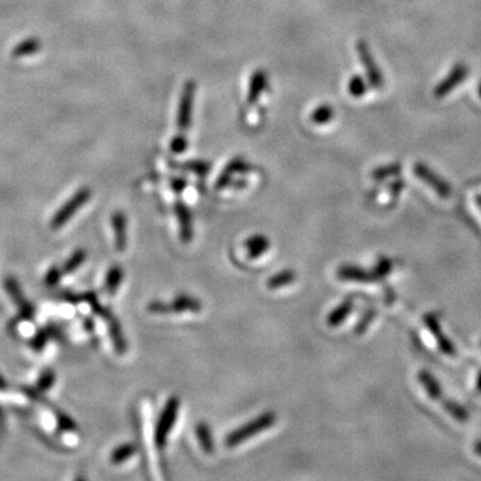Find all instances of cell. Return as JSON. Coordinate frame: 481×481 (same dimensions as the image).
<instances>
[{"label":"cell","mask_w":481,"mask_h":481,"mask_svg":"<svg viewBox=\"0 0 481 481\" xmlns=\"http://www.w3.org/2000/svg\"><path fill=\"white\" fill-rule=\"evenodd\" d=\"M277 421V416L273 412H265L262 414H260L258 417L253 419L249 423L244 424L242 427L234 429L228 434V437L225 439V444L229 448L239 446L242 443H245L246 440H249L250 437L262 433L264 430H267L269 428L273 427Z\"/></svg>","instance_id":"cell-1"},{"label":"cell","mask_w":481,"mask_h":481,"mask_svg":"<svg viewBox=\"0 0 481 481\" xmlns=\"http://www.w3.org/2000/svg\"><path fill=\"white\" fill-rule=\"evenodd\" d=\"M179 407H180V403H179L178 397H170L160 413L158 423L155 425V433H154L155 444L160 449L166 446L169 433L171 432V429L177 423Z\"/></svg>","instance_id":"cell-2"},{"label":"cell","mask_w":481,"mask_h":481,"mask_svg":"<svg viewBox=\"0 0 481 481\" xmlns=\"http://www.w3.org/2000/svg\"><path fill=\"white\" fill-rule=\"evenodd\" d=\"M90 198H91V190L87 187L81 189L75 196H72L71 199L67 201L65 206L59 209L58 213L55 214L51 221V228L60 229L62 226H65V223H67L71 219L72 215L76 213L85 203H87Z\"/></svg>","instance_id":"cell-3"},{"label":"cell","mask_w":481,"mask_h":481,"mask_svg":"<svg viewBox=\"0 0 481 481\" xmlns=\"http://www.w3.org/2000/svg\"><path fill=\"white\" fill-rule=\"evenodd\" d=\"M357 53H358V56H360V59L362 62V66H364V69L366 71V76H368V81H369L371 86L373 89H381L382 85H384L382 75H381L380 69L377 67V63L374 60L373 55L371 53L368 44L364 40H358V43H357Z\"/></svg>","instance_id":"cell-4"},{"label":"cell","mask_w":481,"mask_h":481,"mask_svg":"<svg viewBox=\"0 0 481 481\" xmlns=\"http://www.w3.org/2000/svg\"><path fill=\"white\" fill-rule=\"evenodd\" d=\"M468 72H469V69L465 63H456L450 72L446 75V79H443L436 86V89L433 91L434 98H437V99L446 98L449 92H452L459 85L463 83L468 76Z\"/></svg>","instance_id":"cell-5"},{"label":"cell","mask_w":481,"mask_h":481,"mask_svg":"<svg viewBox=\"0 0 481 481\" xmlns=\"http://www.w3.org/2000/svg\"><path fill=\"white\" fill-rule=\"evenodd\" d=\"M413 173L416 177L424 180L427 183L428 186H430L437 196H441V198H448L450 196V186L446 183V180L443 178H440L437 174H434L429 167H427L425 164L423 163H416L413 166Z\"/></svg>","instance_id":"cell-6"},{"label":"cell","mask_w":481,"mask_h":481,"mask_svg":"<svg viewBox=\"0 0 481 481\" xmlns=\"http://www.w3.org/2000/svg\"><path fill=\"white\" fill-rule=\"evenodd\" d=\"M176 214L178 218L179 234H180V241L185 244H189L193 239V218L190 210L182 203H176Z\"/></svg>","instance_id":"cell-7"},{"label":"cell","mask_w":481,"mask_h":481,"mask_svg":"<svg viewBox=\"0 0 481 481\" xmlns=\"http://www.w3.org/2000/svg\"><path fill=\"white\" fill-rule=\"evenodd\" d=\"M112 230L115 235V246L118 251H125L127 246V221H126L125 214L122 212H115L112 218Z\"/></svg>","instance_id":"cell-8"},{"label":"cell","mask_w":481,"mask_h":481,"mask_svg":"<svg viewBox=\"0 0 481 481\" xmlns=\"http://www.w3.org/2000/svg\"><path fill=\"white\" fill-rule=\"evenodd\" d=\"M245 249L248 250V255L250 260L260 258L262 254H265L270 249V241L262 234H253L245 242Z\"/></svg>","instance_id":"cell-9"},{"label":"cell","mask_w":481,"mask_h":481,"mask_svg":"<svg viewBox=\"0 0 481 481\" xmlns=\"http://www.w3.org/2000/svg\"><path fill=\"white\" fill-rule=\"evenodd\" d=\"M170 305V314L171 313H185V312H192L198 313L202 309V303H199L196 298L187 296V294H180L176 297Z\"/></svg>","instance_id":"cell-10"},{"label":"cell","mask_w":481,"mask_h":481,"mask_svg":"<svg viewBox=\"0 0 481 481\" xmlns=\"http://www.w3.org/2000/svg\"><path fill=\"white\" fill-rule=\"evenodd\" d=\"M339 280L344 281H355V282H371L374 281L373 278L366 270L361 267H352V265H344L337 271Z\"/></svg>","instance_id":"cell-11"},{"label":"cell","mask_w":481,"mask_h":481,"mask_svg":"<svg viewBox=\"0 0 481 481\" xmlns=\"http://www.w3.org/2000/svg\"><path fill=\"white\" fill-rule=\"evenodd\" d=\"M108 321V329H110V337L112 339L114 348L118 355H125L127 351V344H126L125 335L121 328V323L117 319H114L111 314L107 317Z\"/></svg>","instance_id":"cell-12"},{"label":"cell","mask_w":481,"mask_h":481,"mask_svg":"<svg viewBox=\"0 0 481 481\" xmlns=\"http://www.w3.org/2000/svg\"><path fill=\"white\" fill-rule=\"evenodd\" d=\"M6 287H7L8 293L12 296L14 301L18 303L19 307H20V310H22V313H23V316H24V317H31V316H33V309H31L30 303H27V301H24V297H23V294H22V292H20V289H19L17 281H15L14 278L8 277V280L6 281Z\"/></svg>","instance_id":"cell-13"},{"label":"cell","mask_w":481,"mask_h":481,"mask_svg":"<svg viewBox=\"0 0 481 481\" xmlns=\"http://www.w3.org/2000/svg\"><path fill=\"white\" fill-rule=\"evenodd\" d=\"M196 439H198V443H199V446L202 448V450H203L205 453H208V455L213 453L214 440L210 427H209L206 423H199V424H196Z\"/></svg>","instance_id":"cell-14"},{"label":"cell","mask_w":481,"mask_h":481,"mask_svg":"<svg viewBox=\"0 0 481 481\" xmlns=\"http://www.w3.org/2000/svg\"><path fill=\"white\" fill-rule=\"evenodd\" d=\"M296 280H297L296 271L292 269H286V270H282V271L271 276L267 280V286H269V289L276 290V289H280L284 286L292 285Z\"/></svg>","instance_id":"cell-15"},{"label":"cell","mask_w":481,"mask_h":481,"mask_svg":"<svg viewBox=\"0 0 481 481\" xmlns=\"http://www.w3.org/2000/svg\"><path fill=\"white\" fill-rule=\"evenodd\" d=\"M352 309H353V303H352V301L348 300V301L341 303L333 312L329 313L328 320H326L328 325L332 326V328L339 326V325H341V323L345 321V319L351 314Z\"/></svg>","instance_id":"cell-16"},{"label":"cell","mask_w":481,"mask_h":481,"mask_svg":"<svg viewBox=\"0 0 481 481\" xmlns=\"http://www.w3.org/2000/svg\"><path fill=\"white\" fill-rule=\"evenodd\" d=\"M124 269L121 265H112L107 271L106 290L110 294H115L124 281Z\"/></svg>","instance_id":"cell-17"},{"label":"cell","mask_w":481,"mask_h":481,"mask_svg":"<svg viewBox=\"0 0 481 481\" xmlns=\"http://www.w3.org/2000/svg\"><path fill=\"white\" fill-rule=\"evenodd\" d=\"M193 92H194V87L192 89V86L189 85V86L186 87V91H185V94H183L182 105H180V110H179V127H183V128H186V127H187V125H189V115H190V111H192V108H190V106H192Z\"/></svg>","instance_id":"cell-18"},{"label":"cell","mask_w":481,"mask_h":481,"mask_svg":"<svg viewBox=\"0 0 481 481\" xmlns=\"http://www.w3.org/2000/svg\"><path fill=\"white\" fill-rule=\"evenodd\" d=\"M135 452H137V446L134 444H124V446H118L111 453V462L112 464L125 463L126 460H128L130 457L135 455Z\"/></svg>","instance_id":"cell-19"},{"label":"cell","mask_w":481,"mask_h":481,"mask_svg":"<svg viewBox=\"0 0 481 481\" xmlns=\"http://www.w3.org/2000/svg\"><path fill=\"white\" fill-rule=\"evenodd\" d=\"M86 260V251L85 250H76L71 255V258L66 262V265L63 267V273H72L75 271L78 267H81Z\"/></svg>","instance_id":"cell-20"},{"label":"cell","mask_w":481,"mask_h":481,"mask_svg":"<svg viewBox=\"0 0 481 481\" xmlns=\"http://www.w3.org/2000/svg\"><path fill=\"white\" fill-rule=\"evenodd\" d=\"M40 49V44L36 39H28L23 43H20L18 47H15L14 50V56H26V55H31L35 53Z\"/></svg>","instance_id":"cell-21"},{"label":"cell","mask_w":481,"mask_h":481,"mask_svg":"<svg viewBox=\"0 0 481 481\" xmlns=\"http://www.w3.org/2000/svg\"><path fill=\"white\" fill-rule=\"evenodd\" d=\"M348 90H349L351 95H353L355 98H361L366 92V85L361 76L356 75L349 81Z\"/></svg>","instance_id":"cell-22"},{"label":"cell","mask_w":481,"mask_h":481,"mask_svg":"<svg viewBox=\"0 0 481 481\" xmlns=\"http://www.w3.org/2000/svg\"><path fill=\"white\" fill-rule=\"evenodd\" d=\"M333 108L330 106H322L313 114V121L317 124H326L333 118Z\"/></svg>","instance_id":"cell-23"},{"label":"cell","mask_w":481,"mask_h":481,"mask_svg":"<svg viewBox=\"0 0 481 481\" xmlns=\"http://www.w3.org/2000/svg\"><path fill=\"white\" fill-rule=\"evenodd\" d=\"M401 170V166L400 164H391V166H384V167H380L377 169L373 173V178L375 179H384L387 177H391V176H396L398 174Z\"/></svg>","instance_id":"cell-24"},{"label":"cell","mask_w":481,"mask_h":481,"mask_svg":"<svg viewBox=\"0 0 481 481\" xmlns=\"http://www.w3.org/2000/svg\"><path fill=\"white\" fill-rule=\"evenodd\" d=\"M421 381L433 398L440 397V387L436 384V381L429 375V373L421 374Z\"/></svg>","instance_id":"cell-25"},{"label":"cell","mask_w":481,"mask_h":481,"mask_svg":"<svg viewBox=\"0 0 481 481\" xmlns=\"http://www.w3.org/2000/svg\"><path fill=\"white\" fill-rule=\"evenodd\" d=\"M53 381H55V374H53V372H46V373L40 377L37 385H39V388H40L42 391H47V389L53 385Z\"/></svg>","instance_id":"cell-26"},{"label":"cell","mask_w":481,"mask_h":481,"mask_svg":"<svg viewBox=\"0 0 481 481\" xmlns=\"http://www.w3.org/2000/svg\"><path fill=\"white\" fill-rule=\"evenodd\" d=\"M60 276H62V271H60L58 267H53V269L49 271L46 281H47L49 285H55V284L60 280Z\"/></svg>","instance_id":"cell-27"},{"label":"cell","mask_w":481,"mask_h":481,"mask_svg":"<svg viewBox=\"0 0 481 481\" xmlns=\"http://www.w3.org/2000/svg\"><path fill=\"white\" fill-rule=\"evenodd\" d=\"M389 270H391L389 262H388L387 260H384V261L380 262V265L375 269V273H377L378 276H384V274H387Z\"/></svg>","instance_id":"cell-28"},{"label":"cell","mask_w":481,"mask_h":481,"mask_svg":"<svg viewBox=\"0 0 481 481\" xmlns=\"http://www.w3.org/2000/svg\"><path fill=\"white\" fill-rule=\"evenodd\" d=\"M186 187V182L183 180V179H176L174 182H173V189L176 190V192H180V190H183Z\"/></svg>","instance_id":"cell-29"},{"label":"cell","mask_w":481,"mask_h":481,"mask_svg":"<svg viewBox=\"0 0 481 481\" xmlns=\"http://www.w3.org/2000/svg\"><path fill=\"white\" fill-rule=\"evenodd\" d=\"M478 92H479V96H480L481 99V82L479 83V87H478Z\"/></svg>","instance_id":"cell-30"},{"label":"cell","mask_w":481,"mask_h":481,"mask_svg":"<svg viewBox=\"0 0 481 481\" xmlns=\"http://www.w3.org/2000/svg\"><path fill=\"white\" fill-rule=\"evenodd\" d=\"M476 450H478V452H479V453L481 455V444H478V446H476Z\"/></svg>","instance_id":"cell-31"}]
</instances>
